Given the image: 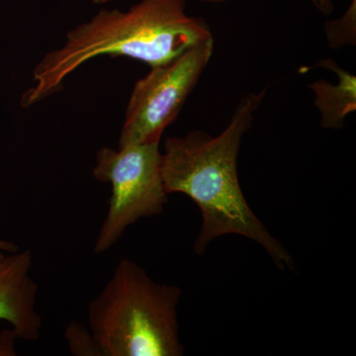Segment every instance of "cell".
<instances>
[{
    "mask_svg": "<svg viewBox=\"0 0 356 356\" xmlns=\"http://www.w3.org/2000/svg\"><path fill=\"white\" fill-rule=\"evenodd\" d=\"M266 95L264 88L243 96L218 136L197 130L166 139L161 178L166 194H184L197 204L202 222L194 243L196 254H204L222 236L238 235L259 243L281 270H295L292 255L254 214L238 181L243 136L252 128Z\"/></svg>",
    "mask_w": 356,
    "mask_h": 356,
    "instance_id": "obj_1",
    "label": "cell"
},
{
    "mask_svg": "<svg viewBox=\"0 0 356 356\" xmlns=\"http://www.w3.org/2000/svg\"><path fill=\"white\" fill-rule=\"evenodd\" d=\"M185 7V0H140L127 11L102 9L41 58L21 106L29 108L56 95L70 74L93 58L125 57L158 67L212 38L207 23L187 15Z\"/></svg>",
    "mask_w": 356,
    "mask_h": 356,
    "instance_id": "obj_2",
    "label": "cell"
},
{
    "mask_svg": "<svg viewBox=\"0 0 356 356\" xmlns=\"http://www.w3.org/2000/svg\"><path fill=\"white\" fill-rule=\"evenodd\" d=\"M181 289L149 277L122 259L88 305V327L104 356H181L178 306Z\"/></svg>",
    "mask_w": 356,
    "mask_h": 356,
    "instance_id": "obj_3",
    "label": "cell"
},
{
    "mask_svg": "<svg viewBox=\"0 0 356 356\" xmlns=\"http://www.w3.org/2000/svg\"><path fill=\"white\" fill-rule=\"evenodd\" d=\"M161 161L158 143L98 149L93 177L111 185L112 192L95 240V254L108 252L135 222L163 212L168 194L163 188Z\"/></svg>",
    "mask_w": 356,
    "mask_h": 356,
    "instance_id": "obj_4",
    "label": "cell"
},
{
    "mask_svg": "<svg viewBox=\"0 0 356 356\" xmlns=\"http://www.w3.org/2000/svg\"><path fill=\"white\" fill-rule=\"evenodd\" d=\"M214 53V39L191 47L134 86L122 126L119 147L161 142L197 86Z\"/></svg>",
    "mask_w": 356,
    "mask_h": 356,
    "instance_id": "obj_5",
    "label": "cell"
},
{
    "mask_svg": "<svg viewBox=\"0 0 356 356\" xmlns=\"http://www.w3.org/2000/svg\"><path fill=\"white\" fill-rule=\"evenodd\" d=\"M32 266L30 250L0 255V320L9 323L18 339L27 341H37L43 325Z\"/></svg>",
    "mask_w": 356,
    "mask_h": 356,
    "instance_id": "obj_6",
    "label": "cell"
},
{
    "mask_svg": "<svg viewBox=\"0 0 356 356\" xmlns=\"http://www.w3.org/2000/svg\"><path fill=\"white\" fill-rule=\"evenodd\" d=\"M316 67L331 70L339 79L337 84L318 79L310 84V88L315 95L322 128L341 130L346 117L356 110V77L332 58H323L308 69L303 67L301 72Z\"/></svg>",
    "mask_w": 356,
    "mask_h": 356,
    "instance_id": "obj_7",
    "label": "cell"
},
{
    "mask_svg": "<svg viewBox=\"0 0 356 356\" xmlns=\"http://www.w3.org/2000/svg\"><path fill=\"white\" fill-rule=\"evenodd\" d=\"M65 339L72 355L104 356L89 327L72 321L65 330Z\"/></svg>",
    "mask_w": 356,
    "mask_h": 356,
    "instance_id": "obj_8",
    "label": "cell"
},
{
    "mask_svg": "<svg viewBox=\"0 0 356 356\" xmlns=\"http://www.w3.org/2000/svg\"><path fill=\"white\" fill-rule=\"evenodd\" d=\"M17 334L13 329H6L0 332V356H16V341Z\"/></svg>",
    "mask_w": 356,
    "mask_h": 356,
    "instance_id": "obj_9",
    "label": "cell"
},
{
    "mask_svg": "<svg viewBox=\"0 0 356 356\" xmlns=\"http://www.w3.org/2000/svg\"><path fill=\"white\" fill-rule=\"evenodd\" d=\"M198 1L206 2V3H224V2L231 1V0H198ZM310 1L317 7L318 11L325 15H329L334 11L332 0H310Z\"/></svg>",
    "mask_w": 356,
    "mask_h": 356,
    "instance_id": "obj_10",
    "label": "cell"
},
{
    "mask_svg": "<svg viewBox=\"0 0 356 356\" xmlns=\"http://www.w3.org/2000/svg\"><path fill=\"white\" fill-rule=\"evenodd\" d=\"M19 250V245H16L15 243L0 238V255L15 252Z\"/></svg>",
    "mask_w": 356,
    "mask_h": 356,
    "instance_id": "obj_11",
    "label": "cell"
},
{
    "mask_svg": "<svg viewBox=\"0 0 356 356\" xmlns=\"http://www.w3.org/2000/svg\"><path fill=\"white\" fill-rule=\"evenodd\" d=\"M113 1H117V0H93L95 4H106Z\"/></svg>",
    "mask_w": 356,
    "mask_h": 356,
    "instance_id": "obj_12",
    "label": "cell"
}]
</instances>
